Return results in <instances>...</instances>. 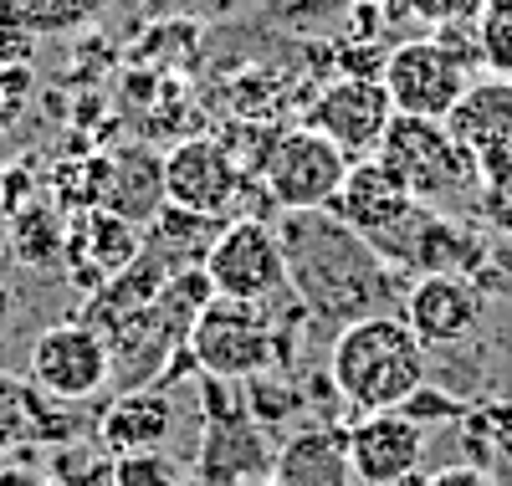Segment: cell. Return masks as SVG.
Here are the masks:
<instances>
[{"label": "cell", "mask_w": 512, "mask_h": 486, "mask_svg": "<svg viewBox=\"0 0 512 486\" xmlns=\"http://www.w3.org/2000/svg\"><path fill=\"white\" fill-rule=\"evenodd\" d=\"M272 231L282 241L287 287L313 318L349 328L374 313H395L400 277L364 236H354L328 210H277Z\"/></svg>", "instance_id": "cell-1"}, {"label": "cell", "mask_w": 512, "mask_h": 486, "mask_svg": "<svg viewBox=\"0 0 512 486\" xmlns=\"http://www.w3.org/2000/svg\"><path fill=\"white\" fill-rule=\"evenodd\" d=\"M328 384L349 415L400 410L420 384H431V348H425L405 318L374 313L333 333L328 348Z\"/></svg>", "instance_id": "cell-2"}, {"label": "cell", "mask_w": 512, "mask_h": 486, "mask_svg": "<svg viewBox=\"0 0 512 486\" xmlns=\"http://www.w3.org/2000/svg\"><path fill=\"white\" fill-rule=\"evenodd\" d=\"M374 159L395 174L405 185V195L415 205H431V210H456V200H466L477 210V195H482V174L477 164L466 159V149L446 134V123L436 118H410V113H395L384 139L374 149Z\"/></svg>", "instance_id": "cell-3"}, {"label": "cell", "mask_w": 512, "mask_h": 486, "mask_svg": "<svg viewBox=\"0 0 512 486\" xmlns=\"http://www.w3.org/2000/svg\"><path fill=\"white\" fill-rule=\"evenodd\" d=\"M185 348H190V359H195L200 374L231 379V384H246V379L282 364L272 313L256 307V302H236V297H210L200 307Z\"/></svg>", "instance_id": "cell-4"}, {"label": "cell", "mask_w": 512, "mask_h": 486, "mask_svg": "<svg viewBox=\"0 0 512 486\" xmlns=\"http://www.w3.org/2000/svg\"><path fill=\"white\" fill-rule=\"evenodd\" d=\"M200 272L210 277L216 297H236V302H256L267 307L272 297H287V261H282V241L267 220L256 215H236L221 226V236L210 241Z\"/></svg>", "instance_id": "cell-5"}, {"label": "cell", "mask_w": 512, "mask_h": 486, "mask_svg": "<svg viewBox=\"0 0 512 486\" xmlns=\"http://www.w3.org/2000/svg\"><path fill=\"white\" fill-rule=\"evenodd\" d=\"M349 174V154L313 128H282L262 159V190L277 210H328Z\"/></svg>", "instance_id": "cell-6"}, {"label": "cell", "mask_w": 512, "mask_h": 486, "mask_svg": "<svg viewBox=\"0 0 512 486\" xmlns=\"http://www.w3.org/2000/svg\"><path fill=\"white\" fill-rule=\"evenodd\" d=\"M374 251L395 272H410V277H477L482 256H487L482 241L456 215L431 210V205H415L390 236L374 241Z\"/></svg>", "instance_id": "cell-7"}, {"label": "cell", "mask_w": 512, "mask_h": 486, "mask_svg": "<svg viewBox=\"0 0 512 486\" xmlns=\"http://www.w3.org/2000/svg\"><path fill=\"white\" fill-rule=\"evenodd\" d=\"M379 82H384V93H390L395 113L446 123L451 108L461 103V93L472 87V72H466L436 36H425V41H400V47H390Z\"/></svg>", "instance_id": "cell-8"}, {"label": "cell", "mask_w": 512, "mask_h": 486, "mask_svg": "<svg viewBox=\"0 0 512 486\" xmlns=\"http://www.w3.org/2000/svg\"><path fill=\"white\" fill-rule=\"evenodd\" d=\"M113 379V353L93 323H52L31 343V384L62 405H82Z\"/></svg>", "instance_id": "cell-9"}, {"label": "cell", "mask_w": 512, "mask_h": 486, "mask_svg": "<svg viewBox=\"0 0 512 486\" xmlns=\"http://www.w3.org/2000/svg\"><path fill=\"white\" fill-rule=\"evenodd\" d=\"M241 200V164L221 139H180L164 154V205L226 220Z\"/></svg>", "instance_id": "cell-10"}, {"label": "cell", "mask_w": 512, "mask_h": 486, "mask_svg": "<svg viewBox=\"0 0 512 486\" xmlns=\"http://www.w3.org/2000/svg\"><path fill=\"white\" fill-rule=\"evenodd\" d=\"M390 118H395V103H390V93H384L379 77H338V82L323 87V93L313 98V108H308V128L344 149L349 164L369 159L379 149Z\"/></svg>", "instance_id": "cell-11"}, {"label": "cell", "mask_w": 512, "mask_h": 486, "mask_svg": "<svg viewBox=\"0 0 512 486\" xmlns=\"http://www.w3.org/2000/svg\"><path fill=\"white\" fill-rule=\"evenodd\" d=\"M349 471L354 486H400L420 471L425 461V430L415 420H405L400 410L384 415H359L349 430Z\"/></svg>", "instance_id": "cell-12"}, {"label": "cell", "mask_w": 512, "mask_h": 486, "mask_svg": "<svg viewBox=\"0 0 512 486\" xmlns=\"http://www.w3.org/2000/svg\"><path fill=\"white\" fill-rule=\"evenodd\" d=\"M446 134L466 149L482 180L507 169L512 164V77H482L466 87L446 118Z\"/></svg>", "instance_id": "cell-13"}, {"label": "cell", "mask_w": 512, "mask_h": 486, "mask_svg": "<svg viewBox=\"0 0 512 486\" xmlns=\"http://www.w3.org/2000/svg\"><path fill=\"white\" fill-rule=\"evenodd\" d=\"M410 333L425 343V348H451V343H466L482 318H487V297L472 277H415L410 292H405V313Z\"/></svg>", "instance_id": "cell-14"}, {"label": "cell", "mask_w": 512, "mask_h": 486, "mask_svg": "<svg viewBox=\"0 0 512 486\" xmlns=\"http://www.w3.org/2000/svg\"><path fill=\"white\" fill-rule=\"evenodd\" d=\"M410 210H415V200L405 195V185H400L374 154H369V159H354L349 174H344V185H338V195L328 200V215L344 220V226H349L354 236H364L369 246H374L379 236H390Z\"/></svg>", "instance_id": "cell-15"}, {"label": "cell", "mask_w": 512, "mask_h": 486, "mask_svg": "<svg viewBox=\"0 0 512 486\" xmlns=\"http://www.w3.org/2000/svg\"><path fill=\"white\" fill-rule=\"evenodd\" d=\"M277 461L272 435L256 425L251 415L221 420V425H200V446H195V481L200 486H241V481H267Z\"/></svg>", "instance_id": "cell-16"}, {"label": "cell", "mask_w": 512, "mask_h": 486, "mask_svg": "<svg viewBox=\"0 0 512 486\" xmlns=\"http://www.w3.org/2000/svg\"><path fill=\"white\" fill-rule=\"evenodd\" d=\"M175 394L159 384H134L118 400H108V410L98 415V446L118 461V456H139V451H164L175 435Z\"/></svg>", "instance_id": "cell-17"}, {"label": "cell", "mask_w": 512, "mask_h": 486, "mask_svg": "<svg viewBox=\"0 0 512 486\" xmlns=\"http://www.w3.org/2000/svg\"><path fill=\"white\" fill-rule=\"evenodd\" d=\"M267 481L272 486H354L344 430H328V425L292 430L277 446V461H272Z\"/></svg>", "instance_id": "cell-18"}, {"label": "cell", "mask_w": 512, "mask_h": 486, "mask_svg": "<svg viewBox=\"0 0 512 486\" xmlns=\"http://www.w3.org/2000/svg\"><path fill=\"white\" fill-rule=\"evenodd\" d=\"M108 215L128 220V226H144L164 210V159L149 149H123L108 159V190L103 205Z\"/></svg>", "instance_id": "cell-19"}, {"label": "cell", "mask_w": 512, "mask_h": 486, "mask_svg": "<svg viewBox=\"0 0 512 486\" xmlns=\"http://www.w3.org/2000/svg\"><path fill=\"white\" fill-rule=\"evenodd\" d=\"M108 0H0V26L36 36H72L103 16Z\"/></svg>", "instance_id": "cell-20"}, {"label": "cell", "mask_w": 512, "mask_h": 486, "mask_svg": "<svg viewBox=\"0 0 512 486\" xmlns=\"http://www.w3.org/2000/svg\"><path fill=\"white\" fill-rule=\"evenodd\" d=\"M11 246L26 267H62V251H67V226L52 205H26L11 215Z\"/></svg>", "instance_id": "cell-21"}, {"label": "cell", "mask_w": 512, "mask_h": 486, "mask_svg": "<svg viewBox=\"0 0 512 486\" xmlns=\"http://www.w3.org/2000/svg\"><path fill=\"white\" fill-rule=\"evenodd\" d=\"M241 389H246V415H251L256 425H262L267 435H272V430H282L287 420H297V415L308 410L303 389H297L292 379H277L272 369H267V374H256V379H246Z\"/></svg>", "instance_id": "cell-22"}, {"label": "cell", "mask_w": 512, "mask_h": 486, "mask_svg": "<svg viewBox=\"0 0 512 486\" xmlns=\"http://www.w3.org/2000/svg\"><path fill=\"white\" fill-rule=\"evenodd\" d=\"M477 52L487 72L512 77V0H477Z\"/></svg>", "instance_id": "cell-23"}, {"label": "cell", "mask_w": 512, "mask_h": 486, "mask_svg": "<svg viewBox=\"0 0 512 486\" xmlns=\"http://www.w3.org/2000/svg\"><path fill=\"white\" fill-rule=\"evenodd\" d=\"M113 486H185V466L169 451H139L113 461Z\"/></svg>", "instance_id": "cell-24"}, {"label": "cell", "mask_w": 512, "mask_h": 486, "mask_svg": "<svg viewBox=\"0 0 512 486\" xmlns=\"http://www.w3.org/2000/svg\"><path fill=\"white\" fill-rule=\"evenodd\" d=\"M246 415V389L231 379H210L200 374V420L205 425H221V420H241Z\"/></svg>", "instance_id": "cell-25"}, {"label": "cell", "mask_w": 512, "mask_h": 486, "mask_svg": "<svg viewBox=\"0 0 512 486\" xmlns=\"http://www.w3.org/2000/svg\"><path fill=\"white\" fill-rule=\"evenodd\" d=\"M477 215L487 220V226L497 236H512V164L487 174L482 180V195H477Z\"/></svg>", "instance_id": "cell-26"}, {"label": "cell", "mask_w": 512, "mask_h": 486, "mask_svg": "<svg viewBox=\"0 0 512 486\" xmlns=\"http://www.w3.org/2000/svg\"><path fill=\"white\" fill-rule=\"evenodd\" d=\"M400 415L425 430L431 420H461V415H466V400H456V394H446V389H436V384H420L410 400L400 405Z\"/></svg>", "instance_id": "cell-27"}, {"label": "cell", "mask_w": 512, "mask_h": 486, "mask_svg": "<svg viewBox=\"0 0 512 486\" xmlns=\"http://www.w3.org/2000/svg\"><path fill=\"white\" fill-rule=\"evenodd\" d=\"M31 98V67H0V134L26 113Z\"/></svg>", "instance_id": "cell-28"}, {"label": "cell", "mask_w": 512, "mask_h": 486, "mask_svg": "<svg viewBox=\"0 0 512 486\" xmlns=\"http://www.w3.org/2000/svg\"><path fill=\"white\" fill-rule=\"evenodd\" d=\"M405 16L420 26H451V21L477 16V0H405Z\"/></svg>", "instance_id": "cell-29"}, {"label": "cell", "mask_w": 512, "mask_h": 486, "mask_svg": "<svg viewBox=\"0 0 512 486\" xmlns=\"http://www.w3.org/2000/svg\"><path fill=\"white\" fill-rule=\"evenodd\" d=\"M31 190H36V180L26 169H6V174H0V205H6L11 215L31 205Z\"/></svg>", "instance_id": "cell-30"}, {"label": "cell", "mask_w": 512, "mask_h": 486, "mask_svg": "<svg viewBox=\"0 0 512 486\" xmlns=\"http://www.w3.org/2000/svg\"><path fill=\"white\" fill-rule=\"evenodd\" d=\"M425 486H497L487 466H441L436 476H425Z\"/></svg>", "instance_id": "cell-31"}, {"label": "cell", "mask_w": 512, "mask_h": 486, "mask_svg": "<svg viewBox=\"0 0 512 486\" xmlns=\"http://www.w3.org/2000/svg\"><path fill=\"white\" fill-rule=\"evenodd\" d=\"M11 318H16V292H11L6 282H0V328H6Z\"/></svg>", "instance_id": "cell-32"}, {"label": "cell", "mask_w": 512, "mask_h": 486, "mask_svg": "<svg viewBox=\"0 0 512 486\" xmlns=\"http://www.w3.org/2000/svg\"><path fill=\"white\" fill-rule=\"evenodd\" d=\"M0 486H41V481L26 476V471H11V476H0Z\"/></svg>", "instance_id": "cell-33"}, {"label": "cell", "mask_w": 512, "mask_h": 486, "mask_svg": "<svg viewBox=\"0 0 512 486\" xmlns=\"http://www.w3.org/2000/svg\"><path fill=\"white\" fill-rule=\"evenodd\" d=\"M241 486H272V481H241Z\"/></svg>", "instance_id": "cell-34"}, {"label": "cell", "mask_w": 512, "mask_h": 486, "mask_svg": "<svg viewBox=\"0 0 512 486\" xmlns=\"http://www.w3.org/2000/svg\"><path fill=\"white\" fill-rule=\"evenodd\" d=\"M190 486H200V481H190Z\"/></svg>", "instance_id": "cell-35"}]
</instances>
